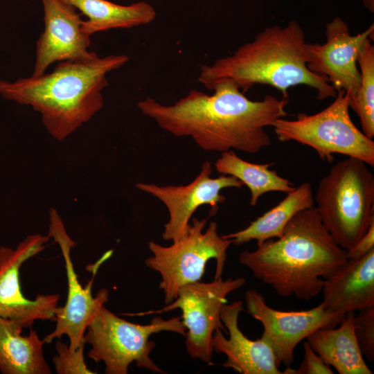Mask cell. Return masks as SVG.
<instances>
[{
  "mask_svg": "<svg viewBox=\"0 0 374 374\" xmlns=\"http://www.w3.org/2000/svg\"><path fill=\"white\" fill-rule=\"evenodd\" d=\"M314 204L313 190L309 182H303L274 207L271 208L242 230L222 235L232 244L242 245L255 240L257 245L280 238L290 219L298 212Z\"/></svg>",
  "mask_w": 374,
  "mask_h": 374,
  "instance_id": "ffe728a7",
  "label": "cell"
},
{
  "mask_svg": "<svg viewBox=\"0 0 374 374\" xmlns=\"http://www.w3.org/2000/svg\"><path fill=\"white\" fill-rule=\"evenodd\" d=\"M212 91L208 94L190 90L171 105L147 97L137 107L163 130L177 137H190L205 151L235 149L256 154L271 145L265 129L287 115L288 99L266 95L252 100L229 81L216 84Z\"/></svg>",
  "mask_w": 374,
  "mask_h": 374,
  "instance_id": "6da1fadb",
  "label": "cell"
},
{
  "mask_svg": "<svg viewBox=\"0 0 374 374\" xmlns=\"http://www.w3.org/2000/svg\"><path fill=\"white\" fill-rule=\"evenodd\" d=\"M367 39L362 46L357 65L360 84L356 94L349 98V107L359 119L362 132L369 139L374 136V46Z\"/></svg>",
  "mask_w": 374,
  "mask_h": 374,
  "instance_id": "603a6c76",
  "label": "cell"
},
{
  "mask_svg": "<svg viewBox=\"0 0 374 374\" xmlns=\"http://www.w3.org/2000/svg\"><path fill=\"white\" fill-rule=\"evenodd\" d=\"M315 202L324 226L340 247L349 250L374 222V176L362 160L339 161L320 180Z\"/></svg>",
  "mask_w": 374,
  "mask_h": 374,
  "instance_id": "5b68a950",
  "label": "cell"
},
{
  "mask_svg": "<svg viewBox=\"0 0 374 374\" xmlns=\"http://www.w3.org/2000/svg\"><path fill=\"white\" fill-rule=\"evenodd\" d=\"M129 60L125 55L96 53L89 58L59 62L53 71L14 82L0 80V95L38 112L47 132L63 140L89 121L104 105L107 75Z\"/></svg>",
  "mask_w": 374,
  "mask_h": 374,
  "instance_id": "3957f363",
  "label": "cell"
},
{
  "mask_svg": "<svg viewBox=\"0 0 374 374\" xmlns=\"http://www.w3.org/2000/svg\"><path fill=\"white\" fill-rule=\"evenodd\" d=\"M86 331L84 343L91 346L87 355L96 362H103L107 374H127L132 362L137 367L165 373L150 357L155 343L150 337L162 331L186 335L181 316L169 319L157 316L149 324L141 325L120 318L104 305Z\"/></svg>",
  "mask_w": 374,
  "mask_h": 374,
  "instance_id": "8992f818",
  "label": "cell"
},
{
  "mask_svg": "<svg viewBox=\"0 0 374 374\" xmlns=\"http://www.w3.org/2000/svg\"><path fill=\"white\" fill-rule=\"evenodd\" d=\"M207 219L193 218L185 235L170 246L148 242L152 255L145 263L160 274L159 287L163 292L166 305L175 299L181 287L201 280L211 259L216 261L215 279L222 277L232 242L218 234L215 222H211L204 231Z\"/></svg>",
  "mask_w": 374,
  "mask_h": 374,
  "instance_id": "ba28073f",
  "label": "cell"
},
{
  "mask_svg": "<svg viewBox=\"0 0 374 374\" xmlns=\"http://www.w3.org/2000/svg\"><path fill=\"white\" fill-rule=\"evenodd\" d=\"M364 6L371 12H374V0H362Z\"/></svg>",
  "mask_w": 374,
  "mask_h": 374,
  "instance_id": "83f0119b",
  "label": "cell"
},
{
  "mask_svg": "<svg viewBox=\"0 0 374 374\" xmlns=\"http://www.w3.org/2000/svg\"><path fill=\"white\" fill-rule=\"evenodd\" d=\"M348 103V93L339 91L334 101L319 112L300 113L295 120L278 118L272 125L276 138L308 145L329 163L334 154H339L373 166L374 141L354 124Z\"/></svg>",
  "mask_w": 374,
  "mask_h": 374,
  "instance_id": "52a82bcc",
  "label": "cell"
},
{
  "mask_svg": "<svg viewBox=\"0 0 374 374\" xmlns=\"http://www.w3.org/2000/svg\"><path fill=\"white\" fill-rule=\"evenodd\" d=\"M17 321L0 317V371L3 374H50L43 346L36 330L21 335Z\"/></svg>",
  "mask_w": 374,
  "mask_h": 374,
  "instance_id": "d6986e66",
  "label": "cell"
},
{
  "mask_svg": "<svg viewBox=\"0 0 374 374\" xmlns=\"http://www.w3.org/2000/svg\"><path fill=\"white\" fill-rule=\"evenodd\" d=\"M238 261L279 296L310 301L347 258L312 206L296 213L276 240H267L253 251H243Z\"/></svg>",
  "mask_w": 374,
  "mask_h": 374,
  "instance_id": "7a4b0ae2",
  "label": "cell"
},
{
  "mask_svg": "<svg viewBox=\"0 0 374 374\" xmlns=\"http://www.w3.org/2000/svg\"><path fill=\"white\" fill-rule=\"evenodd\" d=\"M44 29L36 42L35 62L32 75L45 73L56 62L84 60L89 51L90 36L82 30L83 20L72 5L63 0H41Z\"/></svg>",
  "mask_w": 374,
  "mask_h": 374,
  "instance_id": "9a60e30c",
  "label": "cell"
},
{
  "mask_svg": "<svg viewBox=\"0 0 374 374\" xmlns=\"http://www.w3.org/2000/svg\"><path fill=\"white\" fill-rule=\"evenodd\" d=\"M374 25L352 35L346 22L339 17L326 25V42L307 44L308 69L326 77L337 91L354 96L360 84L357 58L367 39L373 40Z\"/></svg>",
  "mask_w": 374,
  "mask_h": 374,
  "instance_id": "5bb4252c",
  "label": "cell"
},
{
  "mask_svg": "<svg viewBox=\"0 0 374 374\" xmlns=\"http://www.w3.org/2000/svg\"><path fill=\"white\" fill-rule=\"evenodd\" d=\"M303 360L294 374H333L330 366L312 350L308 341L303 344Z\"/></svg>",
  "mask_w": 374,
  "mask_h": 374,
  "instance_id": "484cf974",
  "label": "cell"
},
{
  "mask_svg": "<svg viewBox=\"0 0 374 374\" xmlns=\"http://www.w3.org/2000/svg\"><path fill=\"white\" fill-rule=\"evenodd\" d=\"M325 308L332 312H349L374 305V249L357 260H347L323 280Z\"/></svg>",
  "mask_w": 374,
  "mask_h": 374,
  "instance_id": "e0dca14e",
  "label": "cell"
},
{
  "mask_svg": "<svg viewBox=\"0 0 374 374\" xmlns=\"http://www.w3.org/2000/svg\"><path fill=\"white\" fill-rule=\"evenodd\" d=\"M354 312L346 314L339 327L320 328L307 338L312 350L339 374H372L355 337Z\"/></svg>",
  "mask_w": 374,
  "mask_h": 374,
  "instance_id": "ac0fdd59",
  "label": "cell"
},
{
  "mask_svg": "<svg viewBox=\"0 0 374 374\" xmlns=\"http://www.w3.org/2000/svg\"><path fill=\"white\" fill-rule=\"evenodd\" d=\"M245 282L242 277L226 280L221 277L212 282L191 283L181 287L175 299L163 308L135 314H157L180 309L186 328L187 353L193 359L211 364L213 334L217 329L225 331L220 318L222 305L227 302L226 296Z\"/></svg>",
  "mask_w": 374,
  "mask_h": 374,
  "instance_id": "9c48e42d",
  "label": "cell"
},
{
  "mask_svg": "<svg viewBox=\"0 0 374 374\" xmlns=\"http://www.w3.org/2000/svg\"><path fill=\"white\" fill-rule=\"evenodd\" d=\"M246 311L263 327L260 338L272 349L279 368L290 366L296 346L314 330L338 326L346 314L328 311L323 303L301 311H281L269 307L261 293L250 289L245 292Z\"/></svg>",
  "mask_w": 374,
  "mask_h": 374,
  "instance_id": "8fae6325",
  "label": "cell"
},
{
  "mask_svg": "<svg viewBox=\"0 0 374 374\" xmlns=\"http://www.w3.org/2000/svg\"><path fill=\"white\" fill-rule=\"evenodd\" d=\"M242 301H235L222 305L221 321L227 329L226 338L221 329L213 336V349L224 354L226 360L223 366L241 374H282L276 364L271 347L260 337L249 339L238 326L240 313L243 310Z\"/></svg>",
  "mask_w": 374,
  "mask_h": 374,
  "instance_id": "2e32d148",
  "label": "cell"
},
{
  "mask_svg": "<svg viewBox=\"0 0 374 374\" xmlns=\"http://www.w3.org/2000/svg\"><path fill=\"white\" fill-rule=\"evenodd\" d=\"M374 249V222L366 233L350 249L346 251L347 260L361 258Z\"/></svg>",
  "mask_w": 374,
  "mask_h": 374,
  "instance_id": "4316f807",
  "label": "cell"
},
{
  "mask_svg": "<svg viewBox=\"0 0 374 374\" xmlns=\"http://www.w3.org/2000/svg\"><path fill=\"white\" fill-rule=\"evenodd\" d=\"M74 6L87 17L82 30L91 36L114 28H129L148 24L154 20L157 13L148 3L139 1L129 6L107 0H63Z\"/></svg>",
  "mask_w": 374,
  "mask_h": 374,
  "instance_id": "44dd1931",
  "label": "cell"
},
{
  "mask_svg": "<svg viewBox=\"0 0 374 374\" xmlns=\"http://www.w3.org/2000/svg\"><path fill=\"white\" fill-rule=\"evenodd\" d=\"M48 235H30L15 249L0 247V317L30 328L36 320L55 321L60 306L57 294H38L33 299L24 296L20 284V268L30 258L43 251Z\"/></svg>",
  "mask_w": 374,
  "mask_h": 374,
  "instance_id": "4fadbf2b",
  "label": "cell"
},
{
  "mask_svg": "<svg viewBox=\"0 0 374 374\" xmlns=\"http://www.w3.org/2000/svg\"><path fill=\"white\" fill-rule=\"evenodd\" d=\"M307 44L295 19L285 27H267L231 55L202 65L198 82L212 91L216 84L229 81L243 93L254 84H266L287 99L290 88L303 84L315 89L319 100L335 98L337 92L327 78L308 69Z\"/></svg>",
  "mask_w": 374,
  "mask_h": 374,
  "instance_id": "277c9868",
  "label": "cell"
},
{
  "mask_svg": "<svg viewBox=\"0 0 374 374\" xmlns=\"http://www.w3.org/2000/svg\"><path fill=\"white\" fill-rule=\"evenodd\" d=\"M353 317L355 337L363 356L374 360V305L361 309Z\"/></svg>",
  "mask_w": 374,
  "mask_h": 374,
  "instance_id": "d4e9b609",
  "label": "cell"
},
{
  "mask_svg": "<svg viewBox=\"0 0 374 374\" xmlns=\"http://www.w3.org/2000/svg\"><path fill=\"white\" fill-rule=\"evenodd\" d=\"M212 166L208 161L203 163L197 177L187 185L158 186L138 182L136 187L159 199L166 206L169 220L161 234L164 240L176 241L186 233L190 221L195 211L201 206H211L209 216L214 215L219 204L226 200L220 192L228 188H241L244 185L236 177L221 175L212 178Z\"/></svg>",
  "mask_w": 374,
  "mask_h": 374,
  "instance_id": "7c38bea8",
  "label": "cell"
},
{
  "mask_svg": "<svg viewBox=\"0 0 374 374\" xmlns=\"http://www.w3.org/2000/svg\"><path fill=\"white\" fill-rule=\"evenodd\" d=\"M272 163L258 164L247 161L231 150L222 152L215 163L216 171L221 175L236 177L250 190L249 204L256 206L258 199L269 192L289 193L295 187L287 179L269 168Z\"/></svg>",
  "mask_w": 374,
  "mask_h": 374,
  "instance_id": "7402d4cb",
  "label": "cell"
},
{
  "mask_svg": "<svg viewBox=\"0 0 374 374\" xmlns=\"http://www.w3.org/2000/svg\"><path fill=\"white\" fill-rule=\"evenodd\" d=\"M48 236L52 237L58 244L64 260L68 292L65 305L60 307L56 315L54 330L44 337V344H50L54 339L66 335L69 339V347L71 351L85 345L84 336L88 325L99 310L109 301V291L100 289L95 296L92 295L94 277L100 265L109 258L112 251L106 252L92 265L93 275L86 287L78 280L71 257V250L75 242L67 234L64 223L56 212L50 213V225Z\"/></svg>",
  "mask_w": 374,
  "mask_h": 374,
  "instance_id": "30bf717a",
  "label": "cell"
},
{
  "mask_svg": "<svg viewBox=\"0 0 374 374\" xmlns=\"http://www.w3.org/2000/svg\"><path fill=\"white\" fill-rule=\"evenodd\" d=\"M84 346H80L71 351L69 345L57 341L55 345L57 355L53 358L55 371L59 374H93L96 372L87 368L84 357Z\"/></svg>",
  "mask_w": 374,
  "mask_h": 374,
  "instance_id": "cb8c5ba5",
  "label": "cell"
}]
</instances>
